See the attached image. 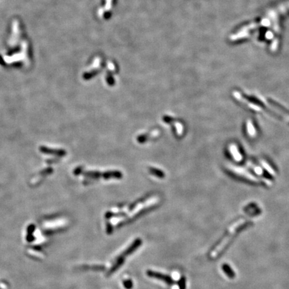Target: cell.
Segmentation results:
<instances>
[{"label":"cell","mask_w":289,"mask_h":289,"mask_svg":"<svg viewBox=\"0 0 289 289\" xmlns=\"http://www.w3.org/2000/svg\"><path fill=\"white\" fill-rule=\"evenodd\" d=\"M147 275L150 277L161 280V281L167 282L168 284H171L173 282L172 278L168 275L163 274L159 273L157 272H155V271H152V270H148L147 272Z\"/></svg>","instance_id":"cell-1"},{"label":"cell","mask_w":289,"mask_h":289,"mask_svg":"<svg viewBox=\"0 0 289 289\" xmlns=\"http://www.w3.org/2000/svg\"><path fill=\"white\" fill-rule=\"evenodd\" d=\"M141 239H137L134 242H133L131 244V245L124 252V253H123V255L121 256L124 257V256L131 254V253H133V252H134L136 250V249L141 245Z\"/></svg>","instance_id":"cell-2"},{"label":"cell","mask_w":289,"mask_h":289,"mask_svg":"<svg viewBox=\"0 0 289 289\" xmlns=\"http://www.w3.org/2000/svg\"><path fill=\"white\" fill-rule=\"evenodd\" d=\"M222 270H223L225 274L230 278H234L235 277V273L234 270L231 268L230 266L227 264H224L222 265Z\"/></svg>","instance_id":"cell-3"},{"label":"cell","mask_w":289,"mask_h":289,"mask_svg":"<svg viewBox=\"0 0 289 289\" xmlns=\"http://www.w3.org/2000/svg\"><path fill=\"white\" fill-rule=\"evenodd\" d=\"M124 287H125L127 289H131L133 287V282L131 281V280H126L123 282Z\"/></svg>","instance_id":"cell-4"},{"label":"cell","mask_w":289,"mask_h":289,"mask_svg":"<svg viewBox=\"0 0 289 289\" xmlns=\"http://www.w3.org/2000/svg\"><path fill=\"white\" fill-rule=\"evenodd\" d=\"M179 286L180 289H185V279L184 277L181 278V279L180 280V281L179 282Z\"/></svg>","instance_id":"cell-5"}]
</instances>
